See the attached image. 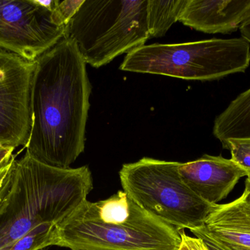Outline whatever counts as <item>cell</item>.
<instances>
[{
  "label": "cell",
  "mask_w": 250,
  "mask_h": 250,
  "mask_svg": "<svg viewBox=\"0 0 250 250\" xmlns=\"http://www.w3.org/2000/svg\"><path fill=\"white\" fill-rule=\"evenodd\" d=\"M91 92L86 63L64 36L34 63L26 154L47 165L70 168L84 151Z\"/></svg>",
  "instance_id": "6da1fadb"
},
{
  "label": "cell",
  "mask_w": 250,
  "mask_h": 250,
  "mask_svg": "<svg viewBox=\"0 0 250 250\" xmlns=\"http://www.w3.org/2000/svg\"><path fill=\"white\" fill-rule=\"evenodd\" d=\"M93 189L86 166L61 169L25 154L15 162L13 182L0 208V249L40 226L59 227Z\"/></svg>",
  "instance_id": "7a4b0ae2"
},
{
  "label": "cell",
  "mask_w": 250,
  "mask_h": 250,
  "mask_svg": "<svg viewBox=\"0 0 250 250\" xmlns=\"http://www.w3.org/2000/svg\"><path fill=\"white\" fill-rule=\"evenodd\" d=\"M180 231L148 214L125 191L85 201L57 230L54 246L71 250H178Z\"/></svg>",
  "instance_id": "3957f363"
},
{
  "label": "cell",
  "mask_w": 250,
  "mask_h": 250,
  "mask_svg": "<svg viewBox=\"0 0 250 250\" xmlns=\"http://www.w3.org/2000/svg\"><path fill=\"white\" fill-rule=\"evenodd\" d=\"M250 45L243 38L143 45L126 54L120 69L187 80L211 81L245 72Z\"/></svg>",
  "instance_id": "277c9868"
},
{
  "label": "cell",
  "mask_w": 250,
  "mask_h": 250,
  "mask_svg": "<svg viewBox=\"0 0 250 250\" xmlns=\"http://www.w3.org/2000/svg\"><path fill=\"white\" fill-rule=\"evenodd\" d=\"M148 0H84L66 26L86 64L100 68L149 39Z\"/></svg>",
  "instance_id": "5b68a950"
},
{
  "label": "cell",
  "mask_w": 250,
  "mask_h": 250,
  "mask_svg": "<svg viewBox=\"0 0 250 250\" xmlns=\"http://www.w3.org/2000/svg\"><path fill=\"white\" fill-rule=\"evenodd\" d=\"M179 163L141 159L120 171L123 191L141 208L166 224L189 230L204 226L217 204L200 198L182 180Z\"/></svg>",
  "instance_id": "8992f818"
},
{
  "label": "cell",
  "mask_w": 250,
  "mask_h": 250,
  "mask_svg": "<svg viewBox=\"0 0 250 250\" xmlns=\"http://www.w3.org/2000/svg\"><path fill=\"white\" fill-rule=\"evenodd\" d=\"M39 0H0V48L30 62L65 35Z\"/></svg>",
  "instance_id": "52a82bcc"
},
{
  "label": "cell",
  "mask_w": 250,
  "mask_h": 250,
  "mask_svg": "<svg viewBox=\"0 0 250 250\" xmlns=\"http://www.w3.org/2000/svg\"><path fill=\"white\" fill-rule=\"evenodd\" d=\"M34 63L0 48V146L15 149L29 140Z\"/></svg>",
  "instance_id": "ba28073f"
},
{
  "label": "cell",
  "mask_w": 250,
  "mask_h": 250,
  "mask_svg": "<svg viewBox=\"0 0 250 250\" xmlns=\"http://www.w3.org/2000/svg\"><path fill=\"white\" fill-rule=\"evenodd\" d=\"M182 180L196 194L211 204L227 198L242 178L248 173L231 159L204 155L195 161L179 163Z\"/></svg>",
  "instance_id": "9c48e42d"
},
{
  "label": "cell",
  "mask_w": 250,
  "mask_h": 250,
  "mask_svg": "<svg viewBox=\"0 0 250 250\" xmlns=\"http://www.w3.org/2000/svg\"><path fill=\"white\" fill-rule=\"evenodd\" d=\"M250 14V0H188L179 22L200 32L228 34Z\"/></svg>",
  "instance_id": "30bf717a"
},
{
  "label": "cell",
  "mask_w": 250,
  "mask_h": 250,
  "mask_svg": "<svg viewBox=\"0 0 250 250\" xmlns=\"http://www.w3.org/2000/svg\"><path fill=\"white\" fill-rule=\"evenodd\" d=\"M203 227L233 250H250V197L243 194L233 202L217 204Z\"/></svg>",
  "instance_id": "8fae6325"
},
{
  "label": "cell",
  "mask_w": 250,
  "mask_h": 250,
  "mask_svg": "<svg viewBox=\"0 0 250 250\" xmlns=\"http://www.w3.org/2000/svg\"><path fill=\"white\" fill-rule=\"evenodd\" d=\"M213 134L220 142L230 139H250V88L239 94L216 117Z\"/></svg>",
  "instance_id": "7c38bea8"
},
{
  "label": "cell",
  "mask_w": 250,
  "mask_h": 250,
  "mask_svg": "<svg viewBox=\"0 0 250 250\" xmlns=\"http://www.w3.org/2000/svg\"><path fill=\"white\" fill-rule=\"evenodd\" d=\"M187 2L188 0H148L147 23L150 38L164 36L179 20Z\"/></svg>",
  "instance_id": "4fadbf2b"
},
{
  "label": "cell",
  "mask_w": 250,
  "mask_h": 250,
  "mask_svg": "<svg viewBox=\"0 0 250 250\" xmlns=\"http://www.w3.org/2000/svg\"><path fill=\"white\" fill-rule=\"evenodd\" d=\"M229 150L231 159L250 176V139H230L221 142Z\"/></svg>",
  "instance_id": "5bb4252c"
},
{
  "label": "cell",
  "mask_w": 250,
  "mask_h": 250,
  "mask_svg": "<svg viewBox=\"0 0 250 250\" xmlns=\"http://www.w3.org/2000/svg\"><path fill=\"white\" fill-rule=\"evenodd\" d=\"M84 0H64L57 1L52 10L53 19L58 26H66L76 15Z\"/></svg>",
  "instance_id": "9a60e30c"
},
{
  "label": "cell",
  "mask_w": 250,
  "mask_h": 250,
  "mask_svg": "<svg viewBox=\"0 0 250 250\" xmlns=\"http://www.w3.org/2000/svg\"><path fill=\"white\" fill-rule=\"evenodd\" d=\"M16 159L0 167V208L2 206L11 189L14 176Z\"/></svg>",
  "instance_id": "2e32d148"
},
{
  "label": "cell",
  "mask_w": 250,
  "mask_h": 250,
  "mask_svg": "<svg viewBox=\"0 0 250 250\" xmlns=\"http://www.w3.org/2000/svg\"><path fill=\"white\" fill-rule=\"evenodd\" d=\"M195 237L201 239L208 250H233L211 236L204 227L190 230Z\"/></svg>",
  "instance_id": "e0dca14e"
},
{
  "label": "cell",
  "mask_w": 250,
  "mask_h": 250,
  "mask_svg": "<svg viewBox=\"0 0 250 250\" xmlns=\"http://www.w3.org/2000/svg\"><path fill=\"white\" fill-rule=\"evenodd\" d=\"M180 236L182 243L178 250H208L201 239L188 236L184 230H180Z\"/></svg>",
  "instance_id": "ac0fdd59"
},
{
  "label": "cell",
  "mask_w": 250,
  "mask_h": 250,
  "mask_svg": "<svg viewBox=\"0 0 250 250\" xmlns=\"http://www.w3.org/2000/svg\"><path fill=\"white\" fill-rule=\"evenodd\" d=\"M14 148L8 147L0 146V167L11 161L14 156L13 155Z\"/></svg>",
  "instance_id": "d6986e66"
},
{
  "label": "cell",
  "mask_w": 250,
  "mask_h": 250,
  "mask_svg": "<svg viewBox=\"0 0 250 250\" xmlns=\"http://www.w3.org/2000/svg\"><path fill=\"white\" fill-rule=\"evenodd\" d=\"M242 38L250 45V14L239 27Z\"/></svg>",
  "instance_id": "ffe728a7"
},
{
  "label": "cell",
  "mask_w": 250,
  "mask_h": 250,
  "mask_svg": "<svg viewBox=\"0 0 250 250\" xmlns=\"http://www.w3.org/2000/svg\"><path fill=\"white\" fill-rule=\"evenodd\" d=\"M245 189L248 191L250 197V176L248 177L246 182H245Z\"/></svg>",
  "instance_id": "44dd1931"
},
{
  "label": "cell",
  "mask_w": 250,
  "mask_h": 250,
  "mask_svg": "<svg viewBox=\"0 0 250 250\" xmlns=\"http://www.w3.org/2000/svg\"><path fill=\"white\" fill-rule=\"evenodd\" d=\"M45 250V249H44V250Z\"/></svg>",
  "instance_id": "7402d4cb"
}]
</instances>
